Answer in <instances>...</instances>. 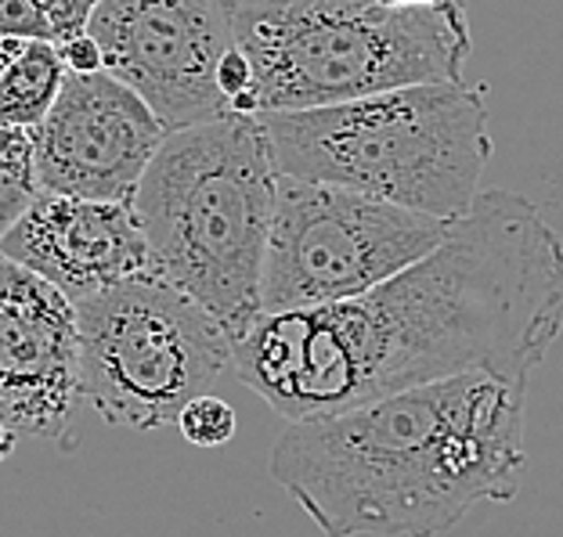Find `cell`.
Instances as JSON below:
<instances>
[{
    "mask_svg": "<svg viewBox=\"0 0 563 537\" xmlns=\"http://www.w3.org/2000/svg\"><path fill=\"white\" fill-rule=\"evenodd\" d=\"M563 332V238L517 191H481L430 257L357 300L264 314L232 372L286 422L459 376L528 382Z\"/></svg>",
    "mask_w": 563,
    "mask_h": 537,
    "instance_id": "1",
    "label": "cell"
},
{
    "mask_svg": "<svg viewBox=\"0 0 563 537\" xmlns=\"http://www.w3.org/2000/svg\"><path fill=\"white\" fill-rule=\"evenodd\" d=\"M528 382L459 376L289 422L272 480L329 537H438L514 502L528 469Z\"/></svg>",
    "mask_w": 563,
    "mask_h": 537,
    "instance_id": "2",
    "label": "cell"
},
{
    "mask_svg": "<svg viewBox=\"0 0 563 537\" xmlns=\"http://www.w3.org/2000/svg\"><path fill=\"white\" fill-rule=\"evenodd\" d=\"M275 195L278 166L261 116L228 112L166 134L131 199L148 271L196 300L232 343L264 317Z\"/></svg>",
    "mask_w": 563,
    "mask_h": 537,
    "instance_id": "3",
    "label": "cell"
},
{
    "mask_svg": "<svg viewBox=\"0 0 563 537\" xmlns=\"http://www.w3.org/2000/svg\"><path fill=\"white\" fill-rule=\"evenodd\" d=\"M278 174L459 221L492 159L488 91L419 83L303 112H261Z\"/></svg>",
    "mask_w": 563,
    "mask_h": 537,
    "instance_id": "4",
    "label": "cell"
},
{
    "mask_svg": "<svg viewBox=\"0 0 563 537\" xmlns=\"http://www.w3.org/2000/svg\"><path fill=\"white\" fill-rule=\"evenodd\" d=\"M261 112H303L463 80L473 51L463 0L401 11L383 0H232Z\"/></svg>",
    "mask_w": 563,
    "mask_h": 537,
    "instance_id": "5",
    "label": "cell"
},
{
    "mask_svg": "<svg viewBox=\"0 0 563 537\" xmlns=\"http://www.w3.org/2000/svg\"><path fill=\"white\" fill-rule=\"evenodd\" d=\"M84 401L117 429L174 426L188 401L232 372L228 332L152 271L76 303Z\"/></svg>",
    "mask_w": 563,
    "mask_h": 537,
    "instance_id": "6",
    "label": "cell"
},
{
    "mask_svg": "<svg viewBox=\"0 0 563 537\" xmlns=\"http://www.w3.org/2000/svg\"><path fill=\"white\" fill-rule=\"evenodd\" d=\"M455 221L278 174L261 311H311L373 292L430 257Z\"/></svg>",
    "mask_w": 563,
    "mask_h": 537,
    "instance_id": "7",
    "label": "cell"
},
{
    "mask_svg": "<svg viewBox=\"0 0 563 537\" xmlns=\"http://www.w3.org/2000/svg\"><path fill=\"white\" fill-rule=\"evenodd\" d=\"M117 76L166 131L228 116L217 69L235 47L224 0H98L87 25Z\"/></svg>",
    "mask_w": 563,
    "mask_h": 537,
    "instance_id": "8",
    "label": "cell"
},
{
    "mask_svg": "<svg viewBox=\"0 0 563 537\" xmlns=\"http://www.w3.org/2000/svg\"><path fill=\"white\" fill-rule=\"evenodd\" d=\"M84 404L76 306L0 253V426L73 451Z\"/></svg>",
    "mask_w": 563,
    "mask_h": 537,
    "instance_id": "9",
    "label": "cell"
},
{
    "mask_svg": "<svg viewBox=\"0 0 563 537\" xmlns=\"http://www.w3.org/2000/svg\"><path fill=\"white\" fill-rule=\"evenodd\" d=\"M30 134L44 195L131 202L170 131L117 76L66 72L58 101Z\"/></svg>",
    "mask_w": 563,
    "mask_h": 537,
    "instance_id": "10",
    "label": "cell"
},
{
    "mask_svg": "<svg viewBox=\"0 0 563 537\" xmlns=\"http://www.w3.org/2000/svg\"><path fill=\"white\" fill-rule=\"evenodd\" d=\"M0 253L55 286L73 306L148 271L131 202L44 195L0 238Z\"/></svg>",
    "mask_w": 563,
    "mask_h": 537,
    "instance_id": "11",
    "label": "cell"
},
{
    "mask_svg": "<svg viewBox=\"0 0 563 537\" xmlns=\"http://www.w3.org/2000/svg\"><path fill=\"white\" fill-rule=\"evenodd\" d=\"M66 83V61L51 41L22 44L15 61L0 76V126L36 131Z\"/></svg>",
    "mask_w": 563,
    "mask_h": 537,
    "instance_id": "12",
    "label": "cell"
},
{
    "mask_svg": "<svg viewBox=\"0 0 563 537\" xmlns=\"http://www.w3.org/2000/svg\"><path fill=\"white\" fill-rule=\"evenodd\" d=\"M36 199H41V181H36L33 134L0 126V238L22 221Z\"/></svg>",
    "mask_w": 563,
    "mask_h": 537,
    "instance_id": "13",
    "label": "cell"
},
{
    "mask_svg": "<svg viewBox=\"0 0 563 537\" xmlns=\"http://www.w3.org/2000/svg\"><path fill=\"white\" fill-rule=\"evenodd\" d=\"M177 429H181V437L196 447H221L235 437L239 429V418H235V407L213 398V393H202V398L188 401L185 412L177 415L174 422Z\"/></svg>",
    "mask_w": 563,
    "mask_h": 537,
    "instance_id": "14",
    "label": "cell"
},
{
    "mask_svg": "<svg viewBox=\"0 0 563 537\" xmlns=\"http://www.w3.org/2000/svg\"><path fill=\"white\" fill-rule=\"evenodd\" d=\"M0 41H51V22L44 15L41 0H0Z\"/></svg>",
    "mask_w": 563,
    "mask_h": 537,
    "instance_id": "15",
    "label": "cell"
},
{
    "mask_svg": "<svg viewBox=\"0 0 563 537\" xmlns=\"http://www.w3.org/2000/svg\"><path fill=\"white\" fill-rule=\"evenodd\" d=\"M44 15L51 22V41L66 44V41H76V36L87 33V25L95 19V8L98 0H41Z\"/></svg>",
    "mask_w": 563,
    "mask_h": 537,
    "instance_id": "16",
    "label": "cell"
},
{
    "mask_svg": "<svg viewBox=\"0 0 563 537\" xmlns=\"http://www.w3.org/2000/svg\"><path fill=\"white\" fill-rule=\"evenodd\" d=\"M58 55H62V61H66V72H76V76L106 72V58H101V47L95 44L91 33L58 44Z\"/></svg>",
    "mask_w": 563,
    "mask_h": 537,
    "instance_id": "17",
    "label": "cell"
},
{
    "mask_svg": "<svg viewBox=\"0 0 563 537\" xmlns=\"http://www.w3.org/2000/svg\"><path fill=\"white\" fill-rule=\"evenodd\" d=\"M387 8H401V11H419V8H441L448 0H383Z\"/></svg>",
    "mask_w": 563,
    "mask_h": 537,
    "instance_id": "18",
    "label": "cell"
},
{
    "mask_svg": "<svg viewBox=\"0 0 563 537\" xmlns=\"http://www.w3.org/2000/svg\"><path fill=\"white\" fill-rule=\"evenodd\" d=\"M19 51H22V41H0V76H4L11 61H15Z\"/></svg>",
    "mask_w": 563,
    "mask_h": 537,
    "instance_id": "19",
    "label": "cell"
},
{
    "mask_svg": "<svg viewBox=\"0 0 563 537\" xmlns=\"http://www.w3.org/2000/svg\"><path fill=\"white\" fill-rule=\"evenodd\" d=\"M15 433H11V429H4V426H0V462H4V458L11 455V451H15Z\"/></svg>",
    "mask_w": 563,
    "mask_h": 537,
    "instance_id": "20",
    "label": "cell"
},
{
    "mask_svg": "<svg viewBox=\"0 0 563 537\" xmlns=\"http://www.w3.org/2000/svg\"><path fill=\"white\" fill-rule=\"evenodd\" d=\"M224 4H232V0H224Z\"/></svg>",
    "mask_w": 563,
    "mask_h": 537,
    "instance_id": "21",
    "label": "cell"
}]
</instances>
